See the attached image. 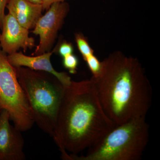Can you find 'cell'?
<instances>
[{
	"mask_svg": "<svg viewBox=\"0 0 160 160\" xmlns=\"http://www.w3.org/2000/svg\"><path fill=\"white\" fill-rule=\"evenodd\" d=\"M116 126L102 107L92 79L65 86L52 136L62 158L88 149Z\"/></svg>",
	"mask_w": 160,
	"mask_h": 160,
	"instance_id": "6da1fadb",
	"label": "cell"
},
{
	"mask_svg": "<svg viewBox=\"0 0 160 160\" xmlns=\"http://www.w3.org/2000/svg\"><path fill=\"white\" fill-rule=\"evenodd\" d=\"M101 62L99 73L91 78L108 118L118 126L146 117L151 105L152 89L137 59L118 51Z\"/></svg>",
	"mask_w": 160,
	"mask_h": 160,
	"instance_id": "7a4b0ae2",
	"label": "cell"
},
{
	"mask_svg": "<svg viewBox=\"0 0 160 160\" xmlns=\"http://www.w3.org/2000/svg\"><path fill=\"white\" fill-rule=\"evenodd\" d=\"M15 68L34 123L52 137L65 86L49 72L25 67Z\"/></svg>",
	"mask_w": 160,
	"mask_h": 160,
	"instance_id": "3957f363",
	"label": "cell"
},
{
	"mask_svg": "<svg viewBox=\"0 0 160 160\" xmlns=\"http://www.w3.org/2000/svg\"><path fill=\"white\" fill-rule=\"evenodd\" d=\"M146 117L118 125L88 149L85 156L69 154L67 160H138L149 141Z\"/></svg>",
	"mask_w": 160,
	"mask_h": 160,
	"instance_id": "277c9868",
	"label": "cell"
},
{
	"mask_svg": "<svg viewBox=\"0 0 160 160\" xmlns=\"http://www.w3.org/2000/svg\"><path fill=\"white\" fill-rule=\"evenodd\" d=\"M0 107L9 113L14 127L21 132L34 124L29 104L17 76L15 67L0 46Z\"/></svg>",
	"mask_w": 160,
	"mask_h": 160,
	"instance_id": "5b68a950",
	"label": "cell"
},
{
	"mask_svg": "<svg viewBox=\"0 0 160 160\" xmlns=\"http://www.w3.org/2000/svg\"><path fill=\"white\" fill-rule=\"evenodd\" d=\"M69 10V4L66 2L54 3L39 19L32 31L39 37V43L33 55L50 51Z\"/></svg>",
	"mask_w": 160,
	"mask_h": 160,
	"instance_id": "8992f818",
	"label": "cell"
},
{
	"mask_svg": "<svg viewBox=\"0 0 160 160\" xmlns=\"http://www.w3.org/2000/svg\"><path fill=\"white\" fill-rule=\"evenodd\" d=\"M0 36V46L7 55L17 52L20 49L26 52L35 46V39L29 36V30L19 24L11 14L5 15Z\"/></svg>",
	"mask_w": 160,
	"mask_h": 160,
	"instance_id": "52a82bcc",
	"label": "cell"
},
{
	"mask_svg": "<svg viewBox=\"0 0 160 160\" xmlns=\"http://www.w3.org/2000/svg\"><path fill=\"white\" fill-rule=\"evenodd\" d=\"M9 113L2 109L0 113V160L26 159L24 140L21 131L9 123Z\"/></svg>",
	"mask_w": 160,
	"mask_h": 160,
	"instance_id": "ba28073f",
	"label": "cell"
},
{
	"mask_svg": "<svg viewBox=\"0 0 160 160\" xmlns=\"http://www.w3.org/2000/svg\"><path fill=\"white\" fill-rule=\"evenodd\" d=\"M53 52L30 57L22 52H15L7 55V59L14 67H25L37 71L49 72L54 75L65 86L71 83L72 80L68 73L56 71L52 65L50 58Z\"/></svg>",
	"mask_w": 160,
	"mask_h": 160,
	"instance_id": "9c48e42d",
	"label": "cell"
},
{
	"mask_svg": "<svg viewBox=\"0 0 160 160\" xmlns=\"http://www.w3.org/2000/svg\"><path fill=\"white\" fill-rule=\"evenodd\" d=\"M6 7L19 24L28 30L34 28L43 10L42 4L27 0H9Z\"/></svg>",
	"mask_w": 160,
	"mask_h": 160,
	"instance_id": "30bf717a",
	"label": "cell"
},
{
	"mask_svg": "<svg viewBox=\"0 0 160 160\" xmlns=\"http://www.w3.org/2000/svg\"><path fill=\"white\" fill-rule=\"evenodd\" d=\"M75 37L78 49L84 60L89 56L94 54V51L89 46L88 41L83 35L77 33Z\"/></svg>",
	"mask_w": 160,
	"mask_h": 160,
	"instance_id": "8fae6325",
	"label": "cell"
},
{
	"mask_svg": "<svg viewBox=\"0 0 160 160\" xmlns=\"http://www.w3.org/2000/svg\"><path fill=\"white\" fill-rule=\"evenodd\" d=\"M63 58V65L64 67L68 69L69 72L72 74L76 73L78 64V58L72 53L66 55Z\"/></svg>",
	"mask_w": 160,
	"mask_h": 160,
	"instance_id": "7c38bea8",
	"label": "cell"
},
{
	"mask_svg": "<svg viewBox=\"0 0 160 160\" xmlns=\"http://www.w3.org/2000/svg\"><path fill=\"white\" fill-rule=\"evenodd\" d=\"M92 74V77L97 76L101 71L102 62L94 54L89 56L85 60Z\"/></svg>",
	"mask_w": 160,
	"mask_h": 160,
	"instance_id": "4fadbf2b",
	"label": "cell"
},
{
	"mask_svg": "<svg viewBox=\"0 0 160 160\" xmlns=\"http://www.w3.org/2000/svg\"><path fill=\"white\" fill-rule=\"evenodd\" d=\"M58 52L62 57L72 54L73 52V47L71 43L66 42L61 43L58 49Z\"/></svg>",
	"mask_w": 160,
	"mask_h": 160,
	"instance_id": "5bb4252c",
	"label": "cell"
},
{
	"mask_svg": "<svg viewBox=\"0 0 160 160\" xmlns=\"http://www.w3.org/2000/svg\"><path fill=\"white\" fill-rule=\"evenodd\" d=\"M9 0H0V29H2L3 19L5 17V11Z\"/></svg>",
	"mask_w": 160,
	"mask_h": 160,
	"instance_id": "9a60e30c",
	"label": "cell"
},
{
	"mask_svg": "<svg viewBox=\"0 0 160 160\" xmlns=\"http://www.w3.org/2000/svg\"><path fill=\"white\" fill-rule=\"evenodd\" d=\"M66 0H42L43 10H48L53 3L66 2Z\"/></svg>",
	"mask_w": 160,
	"mask_h": 160,
	"instance_id": "2e32d148",
	"label": "cell"
},
{
	"mask_svg": "<svg viewBox=\"0 0 160 160\" xmlns=\"http://www.w3.org/2000/svg\"><path fill=\"white\" fill-rule=\"evenodd\" d=\"M27 1L35 4H42V0H27Z\"/></svg>",
	"mask_w": 160,
	"mask_h": 160,
	"instance_id": "e0dca14e",
	"label": "cell"
},
{
	"mask_svg": "<svg viewBox=\"0 0 160 160\" xmlns=\"http://www.w3.org/2000/svg\"><path fill=\"white\" fill-rule=\"evenodd\" d=\"M2 108H1V107H0V113H1V112L2 111Z\"/></svg>",
	"mask_w": 160,
	"mask_h": 160,
	"instance_id": "ac0fdd59",
	"label": "cell"
},
{
	"mask_svg": "<svg viewBox=\"0 0 160 160\" xmlns=\"http://www.w3.org/2000/svg\"><path fill=\"white\" fill-rule=\"evenodd\" d=\"M0 36H1V33H0Z\"/></svg>",
	"mask_w": 160,
	"mask_h": 160,
	"instance_id": "d6986e66",
	"label": "cell"
}]
</instances>
